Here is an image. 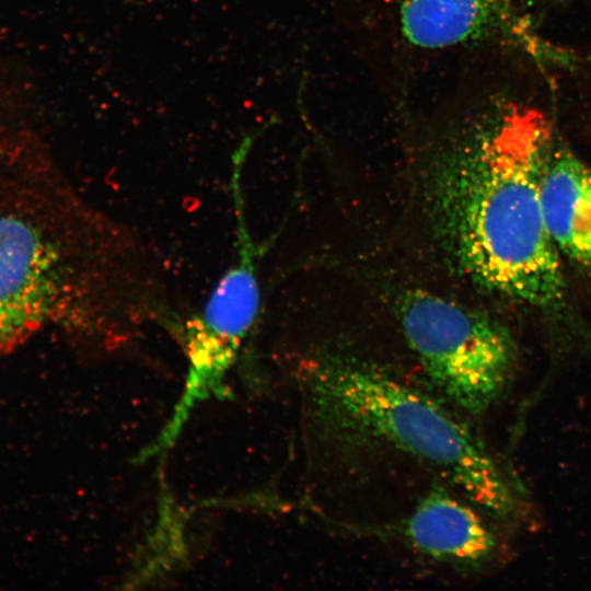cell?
Listing matches in <instances>:
<instances>
[{"label":"cell","mask_w":591,"mask_h":591,"mask_svg":"<svg viewBox=\"0 0 591 591\" xmlns=\"http://www.w3.org/2000/svg\"><path fill=\"white\" fill-rule=\"evenodd\" d=\"M540 196L547 232L560 255L591 271V167L555 139Z\"/></svg>","instance_id":"7"},{"label":"cell","mask_w":591,"mask_h":591,"mask_svg":"<svg viewBox=\"0 0 591 591\" xmlns=\"http://www.w3.org/2000/svg\"><path fill=\"white\" fill-rule=\"evenodd\" d=\"M234 182L236 258L211 291L200 313L181 326L188 373L179 404L159 439L163 445L172 443L192 407L220 387L259 312L260 291L255 263L258 250L245 225L237 175H234Z\"/></svg>","instance_id":"5"},{"label":"cell","mask_w":591,"mask_h":591,"mask_svg":"<svg viewBox=\"0 0 591 591\" xmlns=\"http://www.w3.org/2000/svg\"><path fill=\"white\" fill-rule=\"evenodd\" d=\"M309 384L317 406L341 427L430 465L491 517H514L515 495L484 444L427 395L371 368L337 360L311 370Z\"/></svg>","instance_id":"2"},{"label":"cell","mask_w":591,"mask_h":591,"mask_svg":"<svg viewBox=\"0 0 591 591\" xmlns=\"http://www.w3.org/2000/svg\"><path fill=\"white\" fill-rule=\"evenodd\" d=\"M397 313L426 374L455 406L478 415L500 397L512 375L517 350L499 322L422 290L403 294Z\"/></svg>","instance_id":"4"},{"label":"cell","mask_w":591,"mask_h":591,"mask_svg":"<svg viewBox=\"0 0 591 591\" xmlns=\"http://www.w3.org/2000/svg\"><path fill=\"white\" fill-rule=\"evenodd\" d=\"M538 112L503 108L450 150L442 192L455 253L485 287L556 310L566 298L560 254L543 217L540 185L556 139Z\"/></svg>","instance_id":"1"},{"label":"cell","mask_w":591,"mask_h":591,"mask_svg":"<svg viewBox=\"0 0 591 591\" xmlns=\"http://www.w3.org/2000/svg\"><path fill=\"white\" fill-rule=\"evenodd\" d=\"M405 39L424 49H445L490 38L506 39L538 61L568 57L541 38L511 0H396Z\"/></svg>","instance_id":"6"},{"label":"cell","mask_w":591,"mask_h":591,"mask_svg":"<svg viewBox=\"0 0 591 591\" xmlns=\"http://www.w3.org/2000/svg\"><path fill=\"white\" fill-rule=\"evenodd\" d=\"M399 530L418 552L460 565H480L496 548V537L480 515L442 486L422 497Z\"/></svg>","instance_id":"8"},{"label":"cell","mask_w":591,"mask_h":591,"mask_svg":"<svg viewBox=\"0 0 591 591\" xmlns=\"http://www.w3.org/2000/svg\"><path fill=\"white\" fill-rule=\"evenodd\" d=\"M24 205L0 200V352L51 322L93 327L112 286L103 228L61 231Z\"/></svg>","instance_id":"3"}]
</instances>
